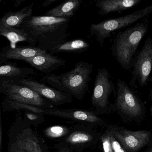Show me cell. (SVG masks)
<instances>
[{
  "instance_id": "1",
  "label": "cell",
  "mask_w": 152,
  "mask_h": 152,
  "mask_svg": "<svg viewBox=\"0 0 152 152\" xmlns=\"http://www.w3.org/2000/svg\"><path fill=\"white\" fill-rule=\"evenodd\" d=\"M70 21V18L31 16L25 20L20 28L38 44V48L50 51L69 37L67 29Z\"/></svg>"
},
{
  "instance_id": "2",
  "label": "cell",
  "mask_w": 152,
  "mask_h": 152,
  "mask_svg": "<svg viewBox=\"0 0 152 152\" xmlns=\"http://www.w3.org/2000/svg\"><path fill=\"white\" fill-rule=\"evenodd\" d=\"M93 71L92 64L80 61L71 71L60 75H45L41 82L47 83L56 89L81 100L88 90Z\"/></svg>"
},
{
  "instance_id": "3",
  "label": "cell",
  "mask_w": 152,
  "mask_h": 152,
  "mask_svg": "<svg viewBox=\"0 0 152 152\" xmlns=\"http://www.w3.org/2000/svg\"><path fill=\"white\" fill-rule=\"evenodd\" d=\"M148 29V21H143L117 34L113 42L112 55L122 69L131 71L137 50Z\"/></svg>"
},
{
  "instance_id": "4",
  "label": "cell",
  "mask_w": 152,
  "mask_h": 152,
  "mask_svg": "<svg viewBox=\"0 0 152 152\" xmlns=\"http://www.w3.org/2000/svg\"><path fill=\"white\" fill-rule=\"evenodd\" d=\"M8 136L7 152H48L34 125L25 115H17Z\"/></svg>"
},
{
  "instance_id": "5",
  "label": "cell",
  "mask_w": 152,
  "mask_h": 152,
  "mask_svg": "<svg viewBox=\"0 0 152 152\" xmlns=\"http://www.w3.org/2000/svg\"><path fill=\"white\" fill-rule=\"evenodd\" d=\"M116 111L127 121H138L145 113L144 103L134 91L124 81L119 79L116 84L115 100L110 110Z\"/></svg>"
},
{
  "instance_id": "6",
  "label": "cell",
  "mask_w": 152,
  "mask_h": 152,
  "mask_svg": "<svg viewBox=\"0 0 152 152\" xmlns=\"http://www.w3.org/2000/svg\"><path fill=\"white\" fill-rule=\"evenodd\" d=\"M152 12V5H150L123 16L107 19L98 23L91 24L90 26V33L91 35L95 36L97 42L102 45L114 32L144 19Z\"/></svg>"
},
{
  "instance_id": "7",
  "label": "cell",
  "mask_w": 152,
  "mask_h": 152,
  "mask_svg": "<svg viewBox=\"0 0 152 152\" xmlns=\"http://www.w3.org/2000/svg\"><path fill=\"white\" fill-rule=\"evenodd\" d=\"M90 124L72 127L67 136L56 145L58 150L65 152H81L95 146L100 139L101 133Z\"/></svg>"
},
{
  "instance_id": "8",
  "label": "cell",
  "mask_w": 152,
  "mask_h": 152,
  "mask_svg": "<svg viewBox=\"0 0 152 152\" xmlns=\"http://www.w3.org/2000/svg\"><path fill=\"white\" fill-rule=\"evenodd\" d=\"M116 89L110 75L105 67L99 69L94 82V88L91 95V103L97 114L106 113L110 111L109 102L113 93L115 96Z\"/></svg>"
},
{
  "instance_id": "9",
  "label": "cell",
  "mask_w": 152,
  "mask_h": 152,
  "mask_svg": "<svg viewBox=\"0 0 152 152\" xmlns=\"http://www.w3.org/2000/svg\"><path fill=\"white\" fill-rule=\"evenodd\" d=\"M152 68V40L148 37L132 60L131 70L132 77L129 86L135 88L146 86L151 80Z\"/></svg>"
},
{
  "instance_id": "10",
  "label": "cell",
  "mask_w": 152,
  "mask_h": 152,
  "mask_svg": "<svg viewBox=\"0 0 152 152\" xmlns=\"http://www.w3.org/2000/svg\"><path fill=\"white\" fill-rule=\"evenodd\" d=\"M0 93L7 98L23 104L43 108H52L53 106L32 90L15 82H0Z\"/></svg>"
},
{
  "instance_id": "11",
  "label": "cell",
  "mask_w": 152,
  "mask_h": 152,
  "mask_svg": "<svg viewBox=\"0 0 152 152\" xmlns=\"http://www.w3.org/2000/svg\"><path fill=\"white\" fill-rule=\"evenodd\" d=\"M107 129L128 152H138L151 141L149 131H131L112 124H107Z\"/></svg>"
},
{
  "instance_id": "12",
  "label": "cell",
  "mask_w": 152,
  "mask_h": 152,
  "mask_svg": "<svg viewBox=\"0 0 152 152\" xmlns=\"http://www.w3.org/2000/svg\"><path fill=\"white\" fill-rule=\"evenodd\" d=\"M39 114L56 116L94 126H107V123L95 112L83 109L40 108Z\"/></svg>"
},
{
  "instance_id": "13",
  "label": "cell",
  "mask_w": 152,
  "mask_h": 152,
  "mask_svg": "<svg viewBox=\"0 0 152 152\" xmlns=\"http://www.w3.org/2000/svg\"><path fill=\"white\" fill-rule=\"evenodd\" d=\"M10 81L15 82L31 89L53 106L71 103L72 101V97L69 94L50 88L42 83L31 78H25Z\"/></svg>"
},
{
  "instance_id": "14",
  "label": "cell",
  "mask_w": 152,
  "mask_h": 152,
  "mask_svg": "<svg viewBox=\"0 0 152 152\" xmlns=\"http://www.w3.org/2000/svg\"><path fill=\"white\" fill-rule=\"evenodd\" d=\"M0 63H3L10 59L22 60L25 58L34 57L37 56H46L50 53L36 46H22L11 48L10 46L3 47L1 50Z\"/></svg>"
},
{
  "instance_id": "15",
  "label": "cell",
  "mask_w": 152,
  "mask_h": 152,
  "mask_svg": "<svg viewBox=\"0 0 152 152\" xmlns=\"http://www.w3.org/2000/svg\"><path fill=\"white\" fill-rule=\"evenodd\" d=\"M22 61L29 64L34 69L45 73L54 72L66 64L64 60L50 53L46 56L25 58Z\"/></svg>"
},
{
  "instance_id": "16",
  "label": "cell",
  "mask_w": 152,
  "mask_h": 152,
  "mask_svg": "<svg viewBox=\"0 0 152 152\" xmlns=\"http://www.w3.org/2000/svg\"><path fill=\"white\" fill-rule=\"evenodd\" d=\"M143 0H98L96 6L99 10L100 15L105 16L110 13L123 11L132 8L139 4Z\"/></svg>"
},
{
  "instance_id": "17",
  "label": "cell",
  "mask_w": 152,
  "mask_h": 152,
  "mask_svg": "<svg viewBox=\"0 0 152 152\" xmlns=\"http://www.w3.org/2000/svg\"><path fill=\"white\" fill-rule=\"evenodd\" d=\"M35 74L34 68L18 67L12 64L0 65V82L25 79Z\"/></svg>"
},
{
  "instance_id": "18",
  "label": "cell",
  "mask_w": 152,
  "mask_h": 152,
  "mask_svg": "<svg viewBox=\"0 0 152 152\" xmlns=\"http://www.w3.org/2000/svg\"><path fill=\"white\" fill-rule=\"evenodd\" d=\"M34 6V3H31L18 11L7 12L0 18V24L20 28L25 20L32 16Z\"/></svg>"
},
{
  "instance_id": "19",
  "label": "cell",
  "mask_w": 152,
  "mask_h": 152,
  "mask_svg": "<svg viewBox=\"0 0 152 152\" xmlns=\"http://www.w3.org/2000/svg\"><path fill=\"white\" fill-rule=\"evenodd\" d=\"M82 3V0L66 1L48 10L44 15L53 17L71 18L80 9Z\"/></svg>"
},
{
  "instance_id": "20",
  "label": "cell",
  "mask_w": 152,
  "mask_h": 152,
  "mask_svg": "<svg viewBox=\"0 0 152 152\" xmlns=\"http://www.w3.org/2000/svg\"><path fill=\"white\" fill-rule=\"evenodd\" d=\"M0 36L6 37L10 42V47L15 48L16 44L20 42H26L31 46L37 43L21 28L11 27L0 24Z\"/></svg>"
},
{
  "instance_id": "21",
  "label": "cell",
  "mask_w": 152,
  "mask_h": 152,
  "mask_svg": "<svg viewBox=\"0 0 152 152\" xmlns=\"http://www.w3.org/2000/svg\"><path fill=\"white\" fill-rule=\"evenodd\" d=\"M90 47L89 43L85 39H74L66 41L50 51L53 55L60 53H81L87 51Z\"/></svg>"
},
{
  "instance_id": "22",
  "label": "cell",
  "mask_w": 152,
  "mask_h": 152,
  "mask_svg": "<svg viewBox=\"0 0 152 152\" xmlns=\"http://www.w3.org/2000/svg\"><path fill=\"white\" fill-rule=\"evenodd\" d=\"M72 127L62 125H55L48 127L45 130L46 137L50 138L64 137L70 132Z\"/></svg>"
},
{
  "instance_id": "23",
  "label": "cell",
  "mask_w": 152,
  "mask_h": 152,
  "mask_svg": "<svg viewBox=\"0 0 152 152\" xmlns=\"http://www.w3.org/2000/svg\"><path fill=\"white\" fill-rule=\"evenodd\" d=\"M100 139L102 142L103 152H113L110 140V132L107 129L101 134Z\"/></svg>"
},
{
  "instance_id": "24",
  "label": "cell",
  "mask_w": 152,
  "mask_h": 152,
  "mask_svg": "<svg viewBox=\"0 0 152 152\" xmlns=\"http://www.w3.org/2000/svg\"><path fill=\"white\" fill-rule=\"evenodd\" d=\"M109 131V130H108ZM110 132V140L113 152H128L123 147L120 142Z\"/></svg>"
},
{
  "instance_id": "25",
  "label": "cell",
  "mask_w": 152,
  "mask_h": 152,
  "mask_svg": "<svg viewBox=\"0 0 152 152\" xmlns=\"http://www.w3.org/2000/svg\"><path fill=\"white\" fill-rule=\"evenodd\" d=\"M2 108L0 107V152H1L2 149Z\"/></svg>"
},
{
  "instance_id": "26",
  "label": "cell",
  "mask_w": 152,
  "mask_h": 152,
  "mask_svg": "<svg viewBox=\"0 0 152 152\" xmlns=\"http://www.w3.org/2000/svg\"><path fill=\"white\" fill-rule=\"evenodd\" d=\"M58 0H46L42 4L41 6L43 7H48L50 5L57 1Z\"/></svg>"
},
{
  "instance_id": "27",
  "label": "cell",
  "mask_w": 152,
  "mask_h": 152,
  "mask_svg": "<svg viewBox=\"0 0 152 152\" xmlns=\"http://www.w3.org/2000/svg\"><path fill=\"white\" fill-rule=\"evenodd\" d=\"M26 0H16L15 3V7H19L22 3H23Z\"/></svg>"
},
{
  "instance_id": "28",
  "label": "cell",
  "mask_w": 152,
  "mask_h": 152,
  "mask_svg": "<svg viewBox=\"0 0 152 152\" xmlns=\"http://www.w3.org/2000/svg\"><path fill=\"white\" fill-rule=\"evenodd\" d=\"M145 152H152V147L150 146V147L148 148Z\"/></svg>"
},
{
  "instance_id": "29",
  "label": "cell",
  "mask_w": 152,
  "mask_h": 152,
  "mask_svg": "<svg viewBox=\"0 0 152 152\" xmlns=\"http://www.w3.org/2000/svg\"><path fill=\"white\" fill-rule=\"evenodd\" d=\"M1 50H0V58L1 57Z\"/></svg>"
},
{
  "instance_id": "30",
  "label": "cell",
  "mask_w": 152,
  "mask_h": 152,
  "mask_svg": "<svg viewBox=\"0 0 152 152\" xmlns=\"http://www.w3.org/2000/svg\"><path fill=\"white\" fill-rule=\"evenodd\" d=\"M1 1H2V0H0V3L1 2Z\"/></svg>"
}]
</instances>
